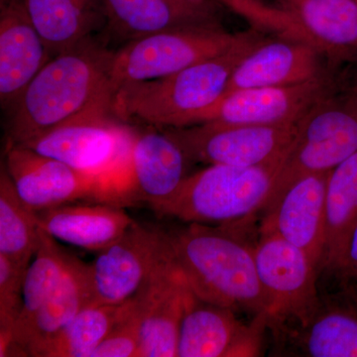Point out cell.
Here are the masks:
<instances>
[{
    "instance_id": "cell-26",
    "label": "cell",
    "mask_w": 357,
    "mask_h": 357,
    "mask_svg": "<svg viewBox=\"0 0 357 357\" xmlns=\"http://www.w3.org/2000/svg\"><path fill=\"white\" fill-rule=\"evenodd\" d=\"M357 197V152L330 171L326 185V243L321 269L332 272L349 237Z\"/></svg>"
},
{
    "instance_id": "cell-15",
    "label": "cell",
    "mask_w": 357,
    "mask_h": 357,
    "mask_svg": "<svg viewBox=\"0 0 357 357\" xmlns=\"http://www.w3.org/2000/svg\"><path fill=\"white\" fill-rule=\"evenodd\" d=\"M330 172L307 174L294 181L263 211L259 232L275 234L304 250L321 270L326 243V185Z\"/></svg>"
},
{
    "instance_id": "cell-21",
    "label": "cell",
    "mask_w": 357,
    "mask_h": 357,
    "mask_svg": "<svg viewBox=\"0 0 357 357\" xmlns=\"http://www.w3.org/2000/svg\"><path fill=\"white\" fill-rule=\"evenodd\" d=\"M35 215L40 229L56 241L98 252L135 222L122 206L96 202L63 204L36 211Z\"/></svg>"
},
{
    "instance_id": "cell-1",
    "label": "cell",
    "mask_w": 357,
    "mask_h": 357,
    "mask_svg": "<svg viewBox=\"0 0 357 357\" xmlns=\"http://www.w3.org/2000/svg\"><path fill=\"white\" fill-rule=\"evenodd\" d=\"M253 217L218 227L187 223L166 234L174 258L197 298L255 317L269 314L271 303L256 270L255 243L246 236Z\"/></svg>"
},
{
    "instance_id": "cell-25",
    "label": "cell",
    "mask_w": 357,
    "mask_h": 357,
    "mask_svg": "<svg viewBox=\"0 0 357 357\" xmlns=\"http://www.w3.org/2000/svg\"><path fill=\"white\" fill-rule=\"evenodd\" d=\"M72 257L61 248L58 241L40 229L39 246L26 272L22 310L14 326L9 354L13 351L14 345L24 333L35 314L62 281Z\"/></svg>"
},
{
    "instance_id": "cell-27",
    "label": "cell",
    "mask_w": 357,
    "mask_h": 357,
    "mask_svg": "<svg viewBox=\"0 0 357 357\" xmlns=\"http://www.w3.org/2000/svg\"><path fill=\"white\" fill-rule=\"evenodd\" d=\"M135 296L117 305H91L55 340L45 347L40 357H91L116 324L132 311Z\"/></svg>"
},
{
    "instance_id": "cell-5",
    "label": "cell",
    "mask_w": 357,
    "mask_h": 357,
    "mask_svg": "<svg viewBox=\"0 0 357 357\" xmlns=\"http://www.w3.org/2000/svg\"><path fill=\"white\" fill-rule=\"evenodd\" d=\"M356 152L357 86L340 88L319 100L298 122L295 139L262 211L298 178L330 172Z\"/></svg>"
},
{
    "instance_id": "cell-28",
    "label": "cell",
    "mask_w": 357,
    "mask_h": 357,
    "mask_svg": "<svg viewBox=\"0 0 357 357\" xmlns=\"http://www.w3.org/2000/svg\"><path fill=\"white\" fill-rule=\"evenodd\" d=\"M40 243L35 211L18 196L3 164L0 173V255L15 264L29 267Z\"/></svg>"
},
{
    "instance_id": "cell-7",
    "label": "cell",
    "mask_w": 357,
    "mask_h": 357,
    "mask_svg": "<svg viewBox=\"0 0 357 357\" xmlns=\"http://www.w3.org/2000/svg\"><path fill=\"white\" fill-rule=\"evenodd\" d=\"M136 134L109 110L96 109L20 145L81 172L114 178L123 192Z\"/></svg>"
},
{
    "instance_id": "cell-2",
    "label": "cell",
    "mask_w": 357,
    "mask_h": 357,
    "mask_svg": "<svg viewBox=\"0 0 357 357\" xmlns=\"http://www.w3.org/2000/svg\"><path fill=\"white\" fill-rule=\"evenodd\" d=\"M112 55L91 37L52 58L7 114L6 146L23 144L93 110L110 112Z\"/></svg>"
},
{
    "instance_id": "cell-10",
    "label": "cell",
    "mask_w": 357,
    "mask_h": 357,
    "mask_svg": "<svg viewBox=\"0 0 357 357\" xmlns=\"http://www.w3.org/2000/svg\"><path fill=\"white\" fill-rule=\"evenodd\" d=\"M256 270L271 303L269 321L303 325L318 307L319 270L302 249L275 234L259 232Z\"/></svg>"
},
{
    "instance_id": "cell-4",
    "label": "cell",
    "mask_w": 357,
    "mask_h": 357,
    "mask_svg": "<svg viewBox=\"0 0 357 357\" xmlns=\"http://www.w3.org/2000/svg\"><path fill=\"white\" fill-rule=\"evenodd\" d=\"M281 164L258 167L208 165L187 176L160 215L185 223H229L262 211Z\"/></svg>"
},
{
    "instance_id": "cell-31",
    "label": "cell",
    "mask_w": 357,
    "mask_h": 357,
    "mask_svg": "<svg viewBox=\"0 0 357 357\" xmlns=\"http://www.w3.org/2000/svg\"><path fill=\"white\" fill-rule=\"evenodd\" d=\"M332 272L347 280L357 279V222L349 232Z\"/></svg>"
},
{
    "instance_id": "cell-32",
    "label": "cell",
    "mask_w": 357,
    "mask_h": 357,
    "mask_svg": "<svg viewBox=\"0 0 357 357\" xmlns=\"http://www.w3.org/2000/svg\"><path fill=\"white\" fill-rule=\"evenodd\" d=\"M201 1H215L217 2V3L220 4V6H223L225 0H201Z\"/></svg>"
},
{
    "instance_id": "cell-20",
    "label": "cell",
    "mask_w": 357,
    "mask_h": 357,
    "mask_svg": "<svg viewBox=\"0 0 357 357\" xmlns=\"http://www.w3.org/2000/svg\"><path fill=\"white\" fill-rule=\"evenodd\" d=\"M324 56L306 42L279 36L268 38L237 65L225 93L236 89L291 86L326 76L330 73L324 67Z\"/></svg>"
},
{
    "instance_id": "cell-16",
    "label": "cell",
    "mask_w": 357,
    "mask_h": 357,
    "mask_svg": "<svg viewBox=\"0 0 357 357\" xmlns=\"http://www.w3.org/2000/svg\"><path fill=\"white\" fill-rule=\"evenodd\" d=\"M192 293L169 251L139 292L142 357H177L178 330Z\"/></svg>"
},
{
    "instance_id": "cell-9",
    "label": "cell",
    "mask_w": 357,
    "mask_h": 357,
    "mask_svg": "<svg viewBox=\"0 0 357 357\" xmlns=\"http://www.w3.org/2000/svg\"><path fill=\"white\" fill-rule=\"evenodd\" d=\"M165 130L189 161L208 165L258 167L282 164L297 123L281 126L201 123Z\"/></svg>"
},
{
    "instance_id": "cell-24",
    "label": "cell",
    "mask_w": 357,
    "mask_h": 357,
    "mask_svg": "<svg viewBox=\"0 0 357 357\" xmlns=\"http://www.w3.org/2000/svg\"><path fill=\"white\" fill-rule=\"evenodd\" d=\"M24 4L53 57L107 26L102 0H24Z\"/></svg>"
},
{
    "instance_id": "cell-14",
    "label": "cell",
    "mask_w": 357,
    "mask_h": 357,
    "mask_svg": "<svg viewBox=\"0 0 357 357\" xmlns=\"http://www.w3.org/2000/svg\"><path fill=\"white\" fill-rule=\"evenodd\" d=\"M267 312L249 324L236 311L199 300L192 294L178 330L177 357H253L261 356L268 330Z\"/></svg>"
},
{
    "instance_id": "cell-12",
    "label": "cell",
    "mask_w": 357,
    "mask_h": 357,
    "mask_svg": "<svg viewBox=\"0 0 357 357\" xmlns=\"http://www.w3.org/2000/svg\"><path fill=\"white\" fill-rule=\"evenodd\" d=\"M168 251L166 231L134 222L89 264L91 305H117L130 300Z\"/></svg>"
},
{
    "instance_id": "cell-3",
    "label": "cell",
    "mask_w": 357,
    "mask_h": 357,
    "mask_svg": "<svg viewBox=\"0 0 357 357\" xmlns=\"http://www.w3.org/2000/svg\"><path fill=\"white\" fill-rule=\"evenodd\" d=\"M268 37L252 27L229 50L171 76L126 84L115 91L110 112L119 121L158 129L192 126L225 96L237 65Z\"/></svg>"
},
{
    "instance_id": "cell-22",
    "label": "cell",
    "mask_w": 357,
    "mask_h": 357,
    "mask_svg": "<svg viewBox=\"0 0 357 357\" xmlns=\"http://www.w3.org/2000/svg\"><path fill=\"white\" fill-rule=\"evenodd\" d=\"M91 303L89 264L73 256L62 281L35 314L13 351L25 356H41L45 347Z\"/></svg>"
},
{
    "instance_id": "cell-29",
    "label": "cell",
    "mask_w": 357,
    "mask_h": 357,
    "mask_svg": "<svg viewBox=\"0 0 357 357\" xmlns=\"http://www.w3.org/2000/svg\"><path fill=\"white\" fill-rule=\"evenodd\" d=\"M27 267L20 266L0 255V356H8L13 331L23 304Z\"/></svg>"
},
{
    "instance_id": "cell-23",
    "label": "cell",
    "mask_w": 357,
    "mask_h": 357,
    "mask_svg": "<svg viewBox=\"0 0 357 357\" xmlns=\"http://www.w3.org/2000/svg\"><path fill=\"white\" fill-rule=\"evenodd\" d=\"M330 60L357 54V0H278Z\"/></svg>"
},
{
    "instance_id": "cell-8",
    "label": "cell",
    "mask_w": 357,
    "mask_h": 357,
    "mask_svg": "<svg viewBox=\"0 0 357 357\" xmlns=\"http://www.w3.org/2000/svg\"><path fill=\"white\" fill-rule=\"evenodd\" d=\"M3 165L18 196L35 213L79 202L123 208L121 185L114 178L81 172L22 145L6 146Z\"/></svg>"
},
{
    "instance_id": "cell-19",
    "label": "cell",
    "mask_w": 357,
    "mask_h": 357,
    "mask_svg": "<svg viewBox=\"0 0 357 357\" xmlns=\"http://www.w3.org/2000/svg\"><path fill=\"white\" fill-rule=\"evenodd\" d=\"M107 27L123 41L183 28L222 26L220 4L201 0H102Z\"/></svg>"
},
{
    "instance_id": "cell-18",
    "label": "cell",
    "mask_w": 357,
    "mask_h": 357,
    "mask_svg": "<svg viewBox=\"0 0 357 357\" xmlns=\"http://www.w3.org/2000/svg\"><path fill=\"white\" fill-rule=\"evenodd\" d=\"M53 58L26 11L24 0H0V103L8 114Z\"/></svg>"
},
{
    "instance_id": "cell-17",
    "label": "cell",
    "mask_w": 357,
    "mask_h": 357,
    "mask_svg": "<svg viewBox=\"0 0 357 357\" xmlns=\"http://www.w3.org/2000/svg\"><path fill=\"white\" fill-rule=\"evenodd\" d=\"M136 134L128 171V206L144 203L154 211L169 201L184 182L189 159L165 130Z\"/></svg>"
},
{
    "instance_id": "cell-30",
    "label": "cell",
    "mask_w": 357,
    "mask_h": 357,
    "mask_svg": "<svg viewBox=\"0 0 357 357\" xmlns=\"http://www.w3.org/2000/svg\"><path fill=\"white\" fill-rule=\"evenodd\" d=\"M91 357H142L139 304L136 295L132 311L116 324Z\"/></svg>"
},
{
    "instance_id": "cell-6",
    "label": "cell",
    "mask_w": 357,
    "mask_h": 357,
    "mask_svg": "<svg viewBox=\"0 0 357 357\" xmlns=\"http://www.w3.org/2000/svg\"><path fill=\"white\" fill-rule=\"evenodd\" d=\"M243 35L227 31L222 26H204L169 30L129 41L114 52L110 61V93L114 96L126 84L171 76L225 53Z\"/></svg>"
},
{
    "instance_id": "cell-13",
    "label": "cell",
    "mask_w": 357,
    "mask_h": 357,
    "mask_svg": "<svg viewBox=\"0 0 357 357\" xmlns=\"http://www.w3.org/2000/svg\"><path fill=\"white\" fill-rule=\"evenodd\" d=\"M342 86L332 75L306 83L283 86L236 89L199 115L195 124L298 123L319 100Z\"/></svg>"
},
{
    "instance_id": "cell-11",
    "label": "cell",
    "mask_w": 357,
    "mask_h": 357,
    "mask_svg": "<svg viewBox=\"0 0 357 357\" xmlns=\"http://www.w3.org/2000/svg\"><path fill=\"white\" fill-rule=\"evenodd\" d=\"M275 356L357 357V287L344 284L319 296L318 307L303 325L269 321Z\"/></svg>"
}]
</instances>
